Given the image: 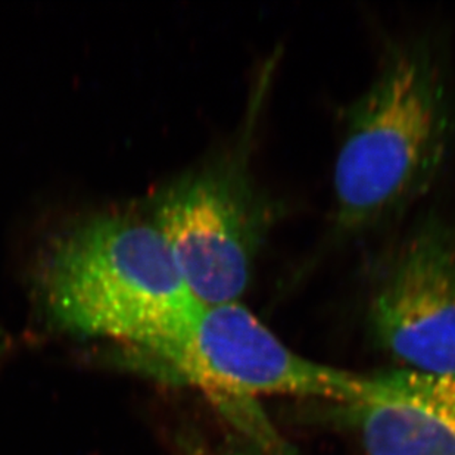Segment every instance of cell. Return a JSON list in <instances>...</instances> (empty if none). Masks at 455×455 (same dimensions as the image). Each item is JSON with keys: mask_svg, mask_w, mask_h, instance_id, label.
I'll return each instance as SVG.
<instances>
[{"mask_svg": "<svg viewBox=\"0 0 455 455\" xmlns=\"http://www.w3.org/2000/svg\"><path fill=\"white\" fill-rule=\"evenodd\" d=\"M345 411L367 455H455V374H373Z\"/></svg>", "mask_w": 455, "mask_h": 455, "instance_id": "6", "label": "cell"}, {"mask_svg": "<svg viewBox=\"0 0 455 455\" xmlns=\"http://www.w3.org/2000/svg\"><path fill=\"white\" fill-rule=\"evenodd\" d=\"M226 455H252L251 452H243V451H237V452H230V454Z\"/></svg>", "mask_w": 455, "mask_h": 455, "instance_id": "7", "label": "cell"}, {"mask_svg": "<svg viewBox=\"0 0 455 455\" xmlns=\"http://www.w3.org/2000/svg\"><path fill=\"white\" fill-rule=\"evenodd\" d=\"M370 324L405 370L455 374V235L427 223L403 242L374 288Z\"/></svg>", "mask_w": 455, "mask_h": 455, "instance_id": "5", "label": "cell"}, {"mask_svg": "<svg viewBox=\"0 0 455 455\" xmlns=\"http://www.w3.org/2000/svg\"><path fill=\"white\" fill-rule=\"evenodd\" d=\"M177 380L198 387L226 412L257 396L289 395L353 404L370 376L318 364L293 353L241 302L204 307L180 344L158 355Z\"/></svg>", "mask_w": 455, "mask_h": 455, "instance_id": "3", "label": "cell"}, {"mask_svg": "<svg viewBox=\"0 0 455 455\" xmlns=\"http://www.w3.org/2000/svg\"><path fill=\"white\" fill-rule=\"evenodd\" d=\"M44 292L65 327L127 340L155 356L180 344L204 309L154 224L124 215L91 220L60 239Z\"/></svg>", "mask_w": 455, "mask_h": 455, "instance_id": "1", "label": "cell"}, {"mask_svg": "<svg viewBox=\"0 0 455 455\" xmlns=\"http://www.w3.org/2000/svg\"><path fill=\"white\" fill-rule=\"evenodd\" d=\"M264 224L246 176L235 172L188 177L155 210V228L204 307L239 302Z\"/></svg>", "mask_w": 455, "mask_h": 455, "instance_id": "4", "label": "cell"}, {"mask_svg": "<svg viewBox=\"0 0 455 455\" xmlns=\"http://www.w3.org/2000/svg\"><path fill=\"white\" fill-rule=\"evenodd\" d=\"M450 133L447 83L434 51L396 48L349 112L333 172L339 228H369L425 194Z\"/></svg>", "mask_w": 455, "mask_h": 455, "instance_id": "2", "label": "cell"}]
</instances>
